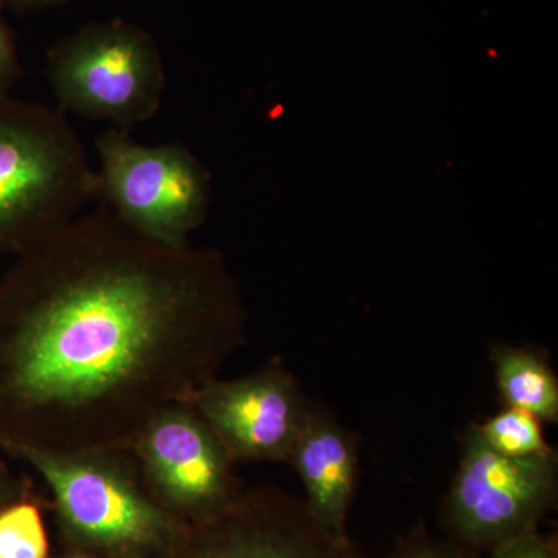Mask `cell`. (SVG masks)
<instances>
[{"label":"cell","instance_id":"ac0fdd59","mask_svg":"<svg viewBox=\"0 0 558 558\" xmlns=\"http://www.w3.org/2000/svg\"><path fill=\"white\" fill-rule=\"evenodd\" d=\"M65 2L69 0H0V7L3 10L17 11V13H32V11L50 9V7L61 5Z\"/></svg>","mask_w":558,"mask_h":558},{"label":"cell","instance_id":"e0dca14e","mask_svg":"<svg viewBox=\"0 0 558 558\" xmlns=\"http://www.w3.org/2000/svg\"><path fill=\"white\" fill-rule=\"evenodd\" d=\"M32 492V481L10 468L5 453L0 450V508Z\"/></svg>","mask_w":558,"mask_h":558},{"label":"cell","instance_id":"3957f363","mask_svg":"<svg viewBox=\"0 0 558 558\" xmlns=\"http://www.w3.org/2000/svg\"><path fill=\"white\" fill-rule=\"evenodd\" d=\"M97 202V171L61 110L0 97V253L20 256Z\"/></svg>","mask_w":558,"mask_h":558},{"label":"cell","instance_id":"d6986e66","mask_svg":"<svg viewBox=\"0 0 558 558\" xmlns=\"http://www.w3.org/2000/svg\"><path fill=\"white\" fill-rule=\"evenodd\" d=\"M61 558H101L95 556V554L87 553V550H75V553H70L68 556Z\"/></svg>","mask_w":558,"mask_h":558},{"label":"cell","instance_id":"277c9868","mask_svg":"<svg viewBox=\"0 0 558 558\" xmlns=\"http://www.w3.org/2000/svg\"><path fill=\"white\" fill-rule=\"evenodd\" d=\"M47 76L62 113L128 132L156 117L167 89L156 39L123 20L90 22L54 44Z\"/></svg>","mask_w":558,"mask_h":558},{"label":"cell","instance_id":"ffe728a7","mask_svg":"<svg viewBox=\"0 0 558 558\" xmlns=\"http://www.w3.org/2000/svg\"><path fill=\"white\" fill-rule=\"evenodd\" d=\"M167 558H193L190 556L189 549L183 550V553L175 554V556L167 557Z\"/></svg>","mask_w":558,"mask_h":558},{"label":"cell","instance_id":"5bb4252c","mask_svg":"<svg viewBox=\"0 0 558 558\" xmlns=\"http://www.w3.org/2000/svg\"><path fill=\"white\" fill-rule=\"evenodd\" d=\"M490 558H558V553L553 539L535 526L492 546Z\"/></svg>","mask_w":558,"mask_h":558},{"label":"cell","instance_id":"4fadbf2b","mask_svg":"<svg viewBox=\"0 0 558 558\" xmlns=\"http://www.w3.org/2000/svg\"><path fill=\"white\" fill-rule=\"evenodd\" d=\"M475 429L488 449L505 457H534L550 450L543 436L542 422L526 411L506 407L483 424L475 425Z\"/></svg>","mask_w":558,"mask_h":558},{"label":"cell","instance_id":"ba28073f","mask_svg":"<svg viewBox=\"0 0 558 558\" xmlns=\"http://www.w3.org/2000/svg\"><path fill=\"white\" fill-rule=\"evenodd\" d=\"M236 462H288L312 403L299 381L274 362L213 379L189 400Z\"/></svg>","mask_w":558,"mask_h":558},{"label":"cell","instance_id":"2e32d148","mask_svg":"<svg viewBox=\"0 0 558 558\" xmlns=\"http://www.w3.org/2000/svg\"><path fill=\"white\" fill-rule=\"evenodd\" d=\"M2 11L0 7V97H5L21 78L22 69L16 40L3 20Z\"/></svg>","mask_w":558,"mask_h":558},{"label":"cell","instance_id":"5b68a950","mask_svg":"<svg viewBox=\"0 0 558 558\" xmlns=\"http://www.w3.org/2000/svg\"><path fill=\"white\" fill-rule=\"evenodd\" d=\"M97 202L140 236L190 244L211 204V175L180 143L143 145L108 128L97 138Z\"/></svg>","mask_w":558,"mask_h":558},{"label":"cell","instance_id":"52a82bcc","mask_svg":"<svg viewBox=\"0 0 558 558\" xmlns=\"http://www.w3.org/2000/svg\"><path fill=\"white\" fill-rule=\"evenodd\" d=\"M131 453L149 494L182 524L208 523L244 492L236 462L190 402L154 414Z\"/></svg>","mask_w":558,"mask_h":558},{"label":"cell","instance_id":"30bf717a","mask_svg":"<svg viewBox=\"0 0 558 558\" xmlns=\"http://www.w3.org/2000/svg\"><path fill=\"white\" fill-rule=\"evenodd\" d=\"M288 462L303 483L311 515L333 538L349 542L348 515L359 475L354 436L328 410L312 405Z\"/></svg>","mask_w":558,"mask_h":558},{"label":"cell","instance_id":"6da1fadb","mask_svg":"<svg viewBox=\"0 0 558 558\" xmlns=\"http://www.w3.org/2000/svg\"><path fill=\"white\" fill-rule=\"evenodd\" d=\"M0 275V450H131L219 377L247 307L215 248L81 213Z\"/></svg>","mask_w":558,"mask_h":558},{"label":"cell","instance_id":"8fae6325","mask_svg":"<svg viewBox=\"0 0 558 558\" xmlns=\"http://www.w3.org/2000/svg\"><path fill=\"white\" fill-rule=\"evenodd\" d=\"M495 379L506 407L526 411L539 422H557L558 380L545 360L527 349H492Z\"/></svg>","mask_w":558,"mask_h":558},{"label":"cell","instance_id":"9a60e30c","mask_svg":"<svg viewBox=\"0 0 558 558\" xmlns=\"http://www.w3.org/2000/svg\"><path fill=\"white\" fill-rule=\"evenodd\" d=\"M387 558H472L468 548L457 542L429 537L428 534H411Z\"/></svg>","mask_w":558,"mask_h":558},{"label":"cell","instance_id":"7a4b0ae2","mask_svg":"<svg viewBox=\"0 0 558 558\" xmlns=\"http://www.w3.org/2000/svg\"><path fill=\"white\" fill-rule=\"evenodd\" d=\"M49 487L69 538L101 558H167L189 549L190 529L149 494L131 450L10 449Z\"/></svg>","mask_w":558,"mask_h":558},{"label":"cell","instance_id":"7c38bea8","mask_svg":"<svg viewBox=\"0 0 558 558\" xmlns=\"http://www.w3.org/2000/svg\"><path fill=\"white\" fill-rule=\"evenodd\" d=\"M0 558H49V538L31 492L0 508Z\"/></svg>","mask_w":558,"mask_h":558},{"label":"cell","instance_id":"9c48e42d","mask_svg":"<svg viewBox=\"0 0 558 558\" xmlns=\"http://www.w3.org/2000/svg\"><path fill=\"white\" fill-rule=\"evenodd\" d=\"M193 558H363L319 526L304 501L274 487L244 490L226 512L190 531Z\"/></svg>","mask_w":558,"mask_h":558},{"label":"cell","instance_id":"8992f818","mask_svg":"<svg viewBox=\"0 0 558 558\" xmlns=\"http://www.w3.org/2000/svg\"><path fill=\"white\" fill-rule=\"evenodd\" d=\"M556 450L512 458L488 449L475 427L469 429L451 483L444 520L464 548H488L538 526L557 499Z\"/></svg>","mask_w":558,"mask_h":558}]
</instances>
